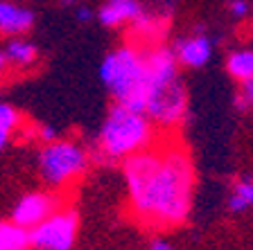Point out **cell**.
<instances>
[{"label": "cell", "instance_id": "3957f363", "mask_svg": "<svg viewBox=\"0 0 253 250\" xmlns=\"http://www.w3.org/2000/svg\"><path fill=\"white\" fill-rule=\"evenodd\" d=\"M156 144V124L147 113L116 104L109 110L97 138V153L102 160L125 162L126 158L147 151Z\"/></svg>", "mask_w": 253, "mask_h": 250}, {"label": "cell", "instance_id": "ba28073f", "mask_svg": "<svg viewBox=\"0 0 253 250\" xmlns=\"http://www.w3.org/2000/svg\"><path fill=\"white\" fill-rule=\"evenodd\" d=\"M165 30H168V18L156 14H140L136 21L129 25V34H131L133 45L147 50V47H156L161 45L165 36Z\"/></svg>", "mask_w": 253, "mask_h": 250}, {"label": "cell", "instance_id": "30bf717a", "mask_svg": "<svg viewBox=\"0 0 253 250\" xmlns=\"http://www.w3.org/2000/svg\"><path fill=\"white\" fill-rule=\"evenodd\" d=\"M140 14H145V11H142V5L138 0H106L97 11V18L106 27H122L131 25Z\"/></svg>", "mask_w": 253, "mask_h": 250}, {"label": "cell", "instance_id": "4fadbf2b", "mask_svg": "<svg viewBox=\"0 0 253 250\" xmlns=\"http://www.w3.org/2000/svg\"><path fill=\"white\" fill-rule=\"evenodd\" d=\"M0 250H32L30 230L14 221H0Z\"/></svg>", "mask_w": 253, "mask_h": 250}, {"label": "cell", "instance_id": "e0dca14e", "mask_svg": "<svg viewBox=\"0 0 253 250\" xmlns=\"http://www.w3.org/2000/svg\"><path fill=\"white\" fill-rule=\"evenodd\" d=\"M228 9H231L233 16L244 18V16L249 14V2H247V0H231V2H228Z\"/></svg>", "mask_w": 253, "mask_h": 250}, {"label": "cell", "instance_id": "d6986e66", "mask_svg": "<svg viewBox=\"0 0 253 250\" xmlns=\"http://www.w3.org/2000/svg\"><path fill=\"white\" fill-rule=\"evenodd\" d=\"M39 136H41V140H43V142H52V140H57V133H54V129H50V126H41Z\"/></svg>", "mask_w": 253, "mask_h": 250}, {"label": "cell", "instance_id": "7c38bea8", "mask_svg": "<svg viewBox=\"0 0 253 250\" xmlns=\"http://www.w3.org/2000/svg\"><path fill=\"white\" fill-rule=\"evenodd\" d=\"M5 54L11 68H18V70H25L30 66H34V61L39 59V50L34 43L25 41V38H16V36L5 45Z\"/></svg>", "mask_w": 253, "mask_h": 250}, {"label": "cell", "instance_id": "9a60e30c", "mask_svg": "<svg viewBox=\"0 0 253 250\" xmlns=\"http://www.w3.org/2000/svg\"><path fill=\"white\" fill-rule=\"evenodd\" d=\"M21 126V113L9 104L0 102V153L5 151V146L9 144L14 131Z\"/></svg>", "mask_w": 253, "mask_h": 250}, {"label": "cell", "instance_id": "7402d4cb", "mask_svg": "<svg viewBox=\"0 0 253 250\" xmlns=\"http://www.w3.org/2000/svg\"><path fill=\"white\" fill-rule=\"evenodd\" d=\"M77 18H79V21H88V18H90V9H88V7H79V9H77Z\"/></svg>", "mask_w": 253, "mask_h": 250}, {"label": "cell", "instance_id": "8fae6325", "mask_svg": "<svg viewBox=\"0 0 253 250\" xmlns=\"http://www.w3.org/2000/svg\"><path fill=\"white\" fill-rule=\"evenodd\" d=\"M34 14L25 7H18L14 2L0 0V34L5 36H21L32 30Z\"/></svg>", "mask_w": 253, "mask_h": 250}, {"label": "cell", "instance_id": "ffe728a7", "mask_svg": "<svg viewBox=\"0 0 253 250\" xmlns=\"http://www.w3.org/2000/svg\"><path fill=\"white\" fill-rule=\"evenodd\" d=\"M149 250H174V248L165 239H154L152 246H149Z\"/></svg>", "mask_w": 253, "mask_h": 250}, {"label": "cell", "instance_id": "44dd1931", "mask_svg": "<svg viewBox=\"0 0 253 250\" xmlns=\"http://www.w3.org/2000/svg\"><path fill=\"white\" fill-rule=\"evenodd\" d=\"M7 66H9V61H7V54H5V50H0V79H2V74H5Z\"/></svg>", "mask_w": 253, "mask_h": 250}, {"label": "cell", "instance_id": "603a6c76", "mask_svg": "<svg viewBox=\"0 0 253 250\" xmlns=\"http://www.w3.org/2000/svg\"><path fill=\"white\" fill-rule=\"evenodd\" d=\"M63 2H75V0H63Z\"/></svg>", "mask_w": 253, "mask_h": 250}, {"label": "cell", "instance_id": "8992f818", "mask_svg": "<svg viewBox=\"0 0 253 250\" xmlns=\"http://www.w3.org/2000/svg\"><path fill=\"white\" fill-rule=\"evenodd\" d=\"M79 216L70 208H59L43 223L30 230L32 250H70L77 239Z\"/></svg>", "mask_w": 253, "mask_h": 250}, {"label": "cell", "instance_id": "52a82bcc", "mask_svg": "<svg viewBox=\"0 0 253 250\" xmlns=\"http://www.w3.org/2000/svg\"><path fill=\"white\" fill-rule=\"evenodd\" d=\"M59 208H61V196L57 194V189H52V192H30L16 201L14 210H11V221L32 230L39 223H43Z\"/></svg>", "mask_w": 253, "mask_h": 250}, {"label": "cell", "instance_id": "6da1fadb", "mask_svg": "<svg viewBox=\"0 0 253 250\" xmlns=\"http://www.w3.org/2000/svg\"><path fill=\"white\" fill-rule=\"evenodd\" d=\"M126 205L138 223L168 230L185 223L192 210L195 167L181 144H154L122 162Z\"/></svg>", "mask_w": 253, "mask_h": 250}, {"label": "cell", "instance_id": "277c9868", "mask_svg": "<svg viewBox=\"0 0 253 250\" xmlns=\"http://www.w3.org/2000/svg\"><path fill=\"white\" fill-rule=\"evenodd\" d=\"M88 151L75 140L45 142L39 153V174L52 189L70 187L88 169Z\"/></svg>", "mask_w": 253, "mask_h": 250}, {"label": "cell", "instance_id": "9c48e42d", "mask_svg": "<svg viewBox=\"0 0 253 250\" xmlns=\"http://www.w3.org/2000/svg\"><path fill=\"white\" fill-rule=\"evenodd\" d=\"M174 54L185 68H204L212 57V41L206 34H192L176 41Z\"/></svg>", "mask_w": 253, "mask_h": 250}, {"label": "cell", "instance_id": "2e32d148", "mask_svg": "<svg viewBox=\"0 0 253 250\" xmlns=\"http://www.w3.org/2000/svg\"><path fill=\"white\" fill-rule=\"evenodd\" d=\"M249 208H251V205H249L247 201H244V198L240 196V194H237V192H233L231 196H228V210H231V212H235V214H242V212H247Z\"/></svg>", "mask_w": 253, "mask_h": 250}, {"label": "cell", "instance_id": "7a4b0ae2", "mask_svg": "<svg viewBox=\"0 0 253 250\" xmlns=\"http://www.w3.org/2000/svg\"><path fill=\"white\" fill-rule=\"evenodd\" d=\"M100 74L104 86L111 90L116 104L126 108L145 113L149 99V77H147V61L145 50L133 43L116 47L113 52L104 57L100 66Z\"/></svg>", "mask_w": 253, "mask_h": 250}, {"label": "cell", "instance_id": "ac0fdd59", "mask_svg": "<svg viewBox=\"0 0 253 250\" xmlns=\"http://www.w3.org/2000/svg\"><path fill=\"white\" fill-rule=\"evenodd\" d=\"M242 95L247 97L249 106H253V79H249V81L242 83Z\"/></svg>", "mask_w": 253, "mask_h": 250}, {"label": "cell", "instance_id": "5b68a950", "mask_svg": "<svg viewBox=\"0 0 253 250\" xmlns=\"http://www.w3.org/2000/svg\"><path fill=\"white\" fill-rule=\"evenodd\" d=\"M145 113L158 129L172 131L181 126V122L185 120V113H188V93H185L183 81L174 79V81L152 88Z\"/></svg>", "mask_w": 253, "mask_h": 250}, {"label": "cell", "instance_id": "5bb4252c", "mask_svg": "<svg viewBox=\"0 0 253 250\" xmlns=\"http://www.w3.org/2000/svg\"><path fill=\"white\" fill-rule=\"evenodd\" d=\"M226 72L240 83L253 79V50L249 47L233 50L226 57Z\"/></svg>", "mask_w": 253, "mask_h": 250}]
</instances>
